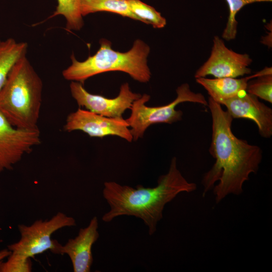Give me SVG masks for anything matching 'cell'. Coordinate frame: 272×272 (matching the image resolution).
I'll return each mask as SVG.
<instances>
[{"instance_id": "44dd1931", "label": "cell", "mask_w": 272, "mask_h": 272, "mask_svg": "<svg viewBox=\"0 0 272 272\" xmlns=\"http://www.w3.org/2000/svg\"><path fill=\"white\" fill-rule=\"evenodd\" d=\"M11 252L12 251L8 248L0 250V264L6 258L10 255Z\"/></svg>"}, {"instance_id": "6da1fadb", "label": "cell", "mask_w": 272, "mask_h": 272, "mask_svg": "<svg viewBox=\"0 0 272 272\" xmlns=\"http://www.w3.org/2000/svg\"><path fill=\"white\" fill-rule=\"evenodd\" d=\"M208 102L212 118L209 153L216 161L202 179V195L213 189L218 203L229 194L243 192L244 183L258 170L262 150L236 137L232 131L231 115L211 97Z\"/></svg>"}, {"instance_id": "d6986e66", "label": "cell", "mask_w": 272, "mask_h": 272, "mask_svg": "<svg viewBox=\"0 0 272 272\" xmlns=\"http://www.w3.org/2000/svg\"><path fill=\"white\" fill-rule=\"evenodd\" d=\"M229 10L226 27L222 33V38L229 41L234 39L237 32L238 22L236 20L237 13L245 6L255 3L269 2L272 0H225Z\"/></svg>"}, {"instance_id": "2e32d148", "label": "cell", "mask_w": 272, "mask_h": 272, "mask_svg": "<svg viewBox=\"0 0 272 272\" xmlns=\"http://www.w3.org/2000/svg\"><path fill=\"white\" fill-rule=\"evenodd\" d=\"M57 5L50 17L62 15L66 20L65 29L71 32L80 30L84 26L83 16L80 12V0H57Z\"/></svg>"}, {"instance_id": "30bf717a", "label": "cell", "mask_w": 272, "mask_h": 272, "mask_svg": "<svg viewBox=\"0 0 272 272\" xmlns=\"http://www.w3.org/2000/svg\"><path fill=\"white\" fill-rule=\"evenodd\" d=\"M252 62L246 53H237L229 49L219 36L213 39V45L208 59L196 71V78L212 75L215 78H237L248 75V67Z\"/></svg>"}, {"instance_id": "ac0fdd59", "label": "cell", "mask_w": 272, "mask_h": 272, "mask_svg": "<svg viewBox=\"0 0 272 272\" xmlns=\"http://www.w3.org/2000/svg\"><path fill=\"white\" fill-rule=\"evenodd\" d=\"M246 92L272 103V69L265 67L259 76L249 81Z\"/></svg>"}, {"instance_id": "ba28073f", "label": "cell", "mask_w": 272, "mask_h": 272, "mask_svg": "<svg viewBox=\"0 0 272 272\" xmlns=\"http://www.w3.org/2000/svg\"><path fill=\"white\" fill-rule=\"evenodd\" d=\"M72 97L80 107L96 114L112 118H121L126 110L130 109L133 102L140 98V94L132 92L128 83H123L118 95L114 98L88 92L83 84L71 81L70 85Z\"/></svg>"}, {"instance_id": "9c48e42d", "label": "cell", "mask_w": 272, "mask_h": 272, "mask_svg": "<svg viewBox=\"0 0 272 272\" xmlns=\"http://www.w3.org/2000/svg\"><path fill=\"white\" fill-rule=\"evenodd\" d=\"M129 127L122 117H108L81 108L68 115L63 126L67 132L80 130L90 137L101 138L114 135L131 142L133 137Z\"/></svg>"}, {"instance_id": "52a82bcc", "label": "cell", "mask_w": 272, "mask_h": 272, "mask_svg": "<svg viewBox=\"0 0 272 272\" xmlns=\"http://www.w3.org/2000/svg\"><path fill=\"white\" fill-rule=\"evenodd\" d=\"M40 142L38 127H15L0 113V173L12 169L24 155L30 153Z\"/></svg>"}, {"instance_id": "ffe728a7", "label": "cell", "mask_w": 272, "mask_h": 272, "mask_svg": "<svg viewBox=\"0 0 272 272\" xmlns=\"http://www.w3.org/2000/svg\"><path fill=\"white\" fill-rule=\"evenodd\" d=\"M32 268L31 257L12 251L6 261L0 264V272H30Z\"/></svg>"}, {"instance_id": "7a4b0ae2", "label": "cell", "mask_w": 272, "mask_h": 272, "mask_svg": "<svg viewBox=\"0 0 272 272\" xmlns=\"http://www.w3.org/2000/svg\"><path fill=\"white\" fill-rule=\"evenodd\" d=\"M196 188L195 183L188 181L182 175L174 157L168 171L159 177L158 184L154 187H144L139 184L134 188L115 181L105 182L102 194L110 209L102 220L110 222L119 216H133L143 221L149 235H152L163 218L165 205L180 193L191 192Z\"/></svg>"}, {"instance_id": "3957f363", "label": "cell", "mask_w": 272, "mask_h": 272, "mask_svg": "<svg viewBox=\"0 0 272 272\" xmlns=\"http://www.w3.org/2000/svg\"><path fill=\"white\" fill-rule=\"evenodd\" d=\"M42 80L26 56L11 70L0 90V113L13 126L38 127L42 104Z\"/></svg>"}, {"instance_id": "277c9868", "label": "cell", "mask_w": 272, "mask_h": 272, "mask_svg": "<svg viewBox=\"0 0 272 272\" xmlns=\"http://www.w3.org/2000/svg\"><path fill=\"white\" fill-rule=\"evenodd\" d=\"M96 53L83 61H78L73 54L72 64L62 72L66 80L84 84L88 79L103 73L119 71L128 74L133 80L147 83L151 72L147 64L150 47L138 39L130 50L121 52L111 48V42L102 38Z\"/></svg>"}, {"instance_id": "e0dca14e", "label": "cell", "mask_w": 272, "mask_h": 272, "mask_svg": "<svg viewBox=\"0 0 272 272\" xmlns=\"http://www.w3.org/2000/svg\"><path fill=\"white\" fill-rule=\"evenodd\" d=\"M131 12L141 22L151 24L155 28H162L166 25V19L154 8L140 0H127Z\"/></svg>"}, {"instance_id": "4fadbf2b", "label": "cell", "mask_w": 272, "mask_h": 272, "mask_svg": "<svg viewBox=\"0 0 272 272\" xmlns=\"http://www.w3.org/2000/svg\"><path fill=\"white\" fill-rule=\"evenodd\" d=\"M264 72V69L257 73L241 79L224 77L208 79L206 77L196 78V82L205 89L213 100L220 102L246 93L248 82Z\"/></svg>"}, {"instance_id": "8fae6325", "label": "cell", "mask_w": 272, "mask_h": 272, "mask_svg": "<svg viewBox=\"0 0 272 272\" xmlns=\"http://www.w3.org/2000/svg\"><path fill=\"white\" fill-rule=\"evenodd\" d=\"M219 104L227 108V111L233 119L246 118L254 122L261 137H271L272 109L261 102L256 96L246 92Z\"/></svg>"}, {"instance_id": "8992f818", "label": "cell", "mask_w": 272, "mask_h": 272, "mask_svg": "<svg viewBox=\"0 0 272 272\" xmlns=\"http://www.w3.org/2000/svg\"><path fill=\"white\" fill-rule=\"evenodd\" d=\"M76 225L75 219L58 212L48 220H38L31 225L18 226L20 239L8 246L11 251L23 254L30 257L49 250L54 254L60 244L51 239V236L58 230Z\"/></svg>"}, {"instance_id": "5bb4252c", "label": "cell", "mask_w": 272, "mask_h": 272, "mask_svg": "<svg viewBox=\"0 0 272 272\" xmlns=\"http://www.w3.org/2000/svg\"><path fill=\"white\" fill-rule=\"evenodd\" d=\"M27 48L26 42H18L12 38L0 39V90L15 63L26 56Z\"/></svg>"}, {"instance_id": "7c38bea8", "label": "cell", "mask_w": 272, "mask_h": 272, "mask_svg": "<svg viewBox=\"0 0 272 272\" xmlns=\"http://www.w3.org/2000/svg\"><path fill=\"white\" fill-rule=\"evenodd\" d=\"M98 221L94 217L89 225L81 228L78 235L69 239L64 245H60L56 254H67L72 262L74 272H89L93 263L92 249L97 241L99 234L98 231Z\"/></svg>"}, {"instance_id": "9a60e30c", "label": "cell", "mask_w": 272, "mask_h": 272, "mask_svg": "<svg viewBox=\"0 0 272 272\" xmlns=\"http://www.w3.org/2000/svg\"><path fill=\"white\" fill-rule=\"evenodd\" d=\"M82 16L108 12L140 21L130 11L127 0H80Z\"/></svg>"}, {"instance_id": "5b68a950", "label": "cell", "mask_w": 272, "mask_h": 272, "mask_svg": "<svg viewBox=\"0 0 272 272\" xmlns=\"http://www.w3.org/2000/svg\"><path fill=\"white\" fill-rule=\"evenodd\" d=\"M177 97L168 104L156 107L146 105L150 96L144 94L132 104L131 113L126 119L133 137L137 141L143 137L146 129L151 125L157 123L172 124L182 119L183 112L175 108L181 103L189 102L208 105V101L200 93H195L190 89L187 83H184L176 89Z\"/></svg>"}]
</instances>
